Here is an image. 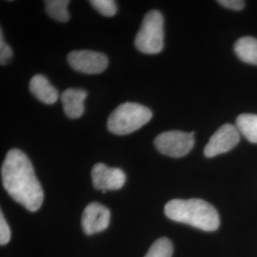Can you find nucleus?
I'll return each instance as SVG.
<instances>
[{
  "label": "nucleus",
  "mask_w": 257,
  "mask_h": 257,
  "mask_svg": "<svg viewBox=\"0 0 257 257\" xmlns=\"http://www.w3.org/2000/svg\"><path fill=\"white\" fill-rule=\"evenodd\" d=\"M2 184L10 196L31 211L42 206L44 193L32 162L19 149L10 150L1 167Z\"/></svg>",
  "instance_id": "f257e3e1"
},
{
  "label": "nucleus",
  "mask_w": 257,
  "mask_h": 257,
  "mask_svg": "<svg viewBox=\"0 0 257 257\" xmlns=\"http://www.w3.org/2000/svg\"><path fill=\"white\" fill-rule=\"evenodd\" d=\"M164 211L171 220L205 231H214L220 225L215 208L202 199H173L166 204Z\"/></svg>",
  "instance_id": "f03ea898"
},
{
  "label": "nucleus",
  "mask_w": 257,
  "mask_h": 257,
  "mask_svg": "<svg viewBox=\"0 0 257 257\" xmlns=\"http://www.w3.org/2000/svg\"><path fill=\"white\" fill-rule=\"evenodd\" d=\"M153 117V112L147 107L138 103L126 102L113 110L108 119V128L117 136L130 135L147 124Z\"/></svg>",
  "instance_id": "7ed1b4c3"
},
{
  "label": "nucleus",
  "mask_w": 257,
  "mask_h": 257,
  "mask_svg": "<svg viewBox=\"0 0 257 257\" xmlns=\"http://www.w3.org/2000/svg\"><path fill=\"white\" fill-rule=\"evenodd\" d=\"M139 52L147 55L159 54L164 48V18L159 11L147 13L135 39Z\"/></svg>",
  "instance_id": "20e7f679"
},
{
  "label": "nucleus",
  "mask_w": 257,
  "mask_h": 257,
  "mask_svg": "<svg viewBox=\"0 0 257 257\" xmlns=\"http://www.w3.org/2000/svg\"><path fill=\"white\" fill-rule=\"evenodd\" d=\"M155 146L162 155L175 158L183 157L193 150L194 132L190 134L180 131L162 133L155 139Z\"/></svg>",
  "instance_id": "39448f33"
},
{
  "label": "nucleus",
  "mask_w": 257,
  "mask_h": 257,
  "mask_svg": "<svg viewBox=\"0 0 257 257\" xmlns=\"http://www.w3.org/2000/svg\"><path fill=\"white\" fill-rule=\"evenodd\" d=\"M67 61L74 71L88 74H101L109 64L108 57L104 54L88 50L70 53Z\"/></svg>",
  "instance_id": "423d86ee"
},
{
  "label": "nucleus",
  "mask_w": 257,
  "mask_h": 257,
  "mask_svg": "<svg viewBox=\"0 0 257 257\" xmlns=\"http://www.w3.org/2000/svg\"><path fill=\"white\" fill-rule=\"evenodd\" d=\"M240 132L236 125L224 124L210 138L204 149L206 157H214L228 153L240 141Z\"/></svg>",
  "instance_id": "0eeeda50"
},
{
  "label": "nucleus",
  "mask_w": 257,
  "mask_h": 257,
  "mask_svg": "<svg viewBox=\"0 0 257 257\" xmlns=\"http://www.w3.org/2000/svg\"><path fill=\"white\" fill-rule=\"evenodd\" d=\"M92 179L95 189L106 193L121 189L126 182V175L121 169L97 163L92 168Z\"/></svg>",
  "instance_id": "6e6552de"
},
{
  "label": "nucleus",
  "mask_w": 257,
  "mask_h": 257,
  "mask_svg": "<svg viewBox=\"0 0 257 257\" xmlns=\"http://www.w3.org/2000/svg\"><path fill=\"white\" fill-rule=\"evenodd\" d=\"M110 220V212L108 208L99 203H90L83 211V230L86 234L100 232L109 227Z\"/></svg>",
  "instance_id": "1a4fd4ad"
},
{
  "label": "nucleus",
  "mask_w": 257,
  "mask_h": 257,
  "mask_svg": "<svg viewBox=\"0 0 257 257\" xmlns=\"http://www.w3.org/2000/svg\"><path fill=\"white\" fill-rule=\"evenodd\" d=\"M88 92L83 89L70 88L65 90L61 94V102L63 105L65 114L72 119H76L82 116L85 110L84 100Z\"/></svg>",
  "instance_id": "9d476101"
},
{
  "label": "nucleus",
  "mask_w": 257,
  "mask_h": 257,
  "mask_svg": "<svg viewBox=\"0 0 257 257\" xmlns=\"http://www.w3.org/2000/svg\"><path fill=\"white\" fill-rule=\"evenodd\" d=\"M29 87L32 94L44 104L52 105L58 99V91L42 74L35 75L31 79Z\"/></svg>",
  "instance_id": "9b49d317"
},
{
  "label": "nucleus",
  "mask_w": 257,
  "mask_h": 257,
  "mask_svg": "<svg viewBox=\"0 0 257 257\" xmlns=\"http://www.w3.org/2000/svg\"><path fill=\"white\" fill-rule=\"evenodd\" d=\"M234 53L243 62L257 65L256 38L251 37L239 38L234 44Z\"/></svg>",
  "instance_id": "f8f14e48"
},
{
  "label": "nucleus",
  "mask_w": 257,
  "mask_h": 257,
  "mask_svg": "<svg viewBox=\"0 0 257 257\" xmlns=\"http://www.w3.org/2000/svg\"><path fill=\"white\" fill-rule=\"evenodd\" d=\"M240 134L250 143L257 144V114L242 113L236 118Z\"/></svg>",
  "instance_id": "ddd939ff"
},
{
  "label": "nucleus",
  "mask_w": 257,
  "mask_h": 257,
  "mask_svg": "<svg viewBox=\"0 0 257 257\" xmlns=\"http://www.w3.org/2000/svg\"><path fill=\"white\" fill-rule=\"evenodd\" d=\"M69 0H47L45 1L47 14L59 22H67L70 19L68 12Z\"/></svg>",
  "instance_id": "4468645a"
},
{
  "label": "nucleus",
  "mask_w": 257,
  "mask_h": 257,
  "mask_svg": "<svg viewBox=\"0 0 257 257\" xmlns=\"http://www.w3.org/2000/svg\"><path fill=\"white\" fill-rule=\"evenodd\" d=\"M174 253L173 243L170 239L162 237L157 239L149 248L145 257H172Z\"/></svg>",
  "instance_id": "2eb2a0df"
},
{
  "label": "nucleus",
  "mask_w": 257,
  "mask_h": 257,
  "mask_svg": "<svg viewBox=\"0 0 257 257\" xmlns=\"http://www.w3.org/2000/svg\"><path fill=\"white\" fill-rule=\"evenodd\" d=\"M92 7L104 17H113L117 12V6L113 0H91Z\"/></svg>",
  "instance_id": "dca6fc26"
},
{
  "label": "nucleus",
  "mask_w": 257,
  "mask_h": 257,
  "mask_svg": "<svg viewBox=\"0 0 257 257\" xmlns=\"http://www.w3.org/2000/svg\"><path fill=\"white\" fill-rule=\"evenodd\" d=\"M13 56V51L11 47L5 42L3 32H0V63L1 65H6Z\"/></svg>",
  "instance_id": "f3484780"
},
{
  "label": "nucleus",
  "mask_w": 257,
  "mask_h": 257,
  "mask_svg": "<svg viewBox=\"0 0 257 257\" xmlns=\"http://www.w3.org/2000/svg\"><path fill=\"white\" fill-rule=\"evenodd\" d=\"M11 239V230L9 225L1 211L0 213V244L6 245Z\"/></svg>",
  "instance_id": "a211bd4d"
},
{
  "label": "nucleus",
  "mask_w": 257,
  "mask_h": 257,
  "mask_svg": "<svg viewBox=\"0 0 257 257\" xmlns=\"http://www.w3.org/2000/svg\"><path fill=\"white\" fill-rule=\"evenodd\" d=\"M218 3L225 8L233 10V11H241L245 7V1L243 0H219Z\"/></svg>",
  "instance_id": "6ab92c4d"
}]
</instances>
